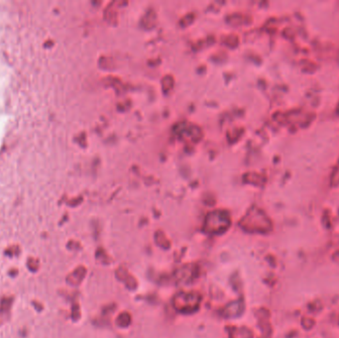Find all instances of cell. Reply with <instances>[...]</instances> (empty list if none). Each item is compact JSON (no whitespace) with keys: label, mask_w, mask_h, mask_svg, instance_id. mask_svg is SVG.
Masks as SVG:
<instances>
[]
</instances>
